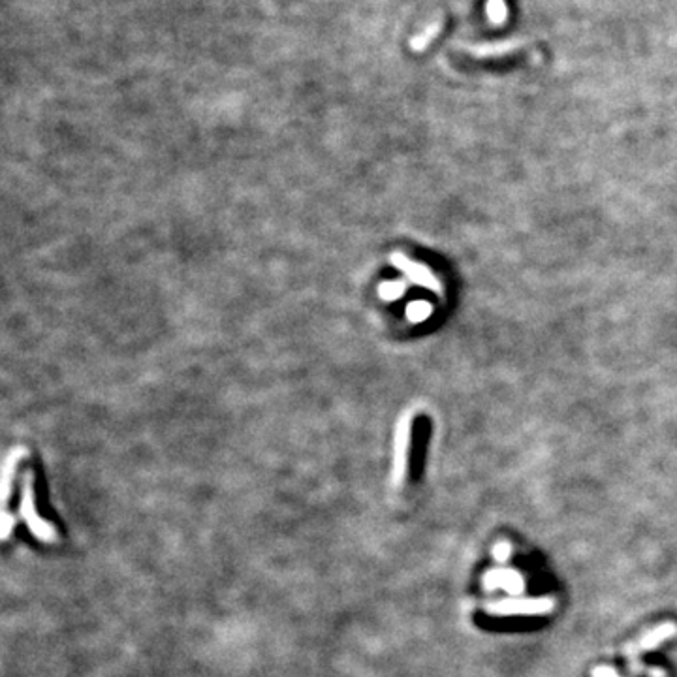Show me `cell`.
Returning a JSON list of instances; mask_svg holds the SVG:
<instances>
[{
    "instance_id": "cell-10",
    "label": "cell",
    "mask_w": 677,
    "mask_h": 677,
    "mask_svg": "<svg viewBox=\"0 0 677 677\" xmlns=\"http://www.w3.org/2000/svg\"><path fill=\"white\" fill-rule=\"evenodd\" d=\"M508 553H510V545L506 544V542H500V544H497V548H495V559H499V561H505Z\"/></svg>"
},
{
    "instance_id": "cell-5",
    "label": "cell",
    "mask_w": 677,
    "mask_h": 677,
    "mask_svg": "<svg viewBox=\"0 0 677 677\" xmlns=\"http://www.w3.org/2000/svg\"><path fill=\"white\" fill-rule=\"evenodd\" d=\"M525 46L523 42H497V44H478V46H469L467 51L474 55L478 58H489V57H502V55H510V53L519 51Z\"/></svg>"
},
{
    "instance_id": "cell-9",
    "label": "cell",
    "mask_w": 677,
    "mask_h": 677,
    "mask_svg": "<svg viewBox=\"0 0 677 677\" xmlns=\"http://www.w3.org/2000/svg\"><path fill=\"white\" fill-rule=\"evenodd\" d=\"M429 312H431V307L427 303H424V301H414V303L407 309L408 318H410L412 322L425 320V318L429 316Z\"/></svg>"
},
{
    "instance_id": "cell-4",
    "label": "cell",
    "mask_w": 677,
    "mask_h": 677,
    "mask_svg": "<svg viewBox=\"0 0 677 677\" xmlns=\"http://www.w3.org/2000/svg\"><path fill=\"white\" fill-rule=\"evenodd\" d=\"M486 586L488 589H506L512 595H517L521 593L523 589V578L519 572H514V570H491L488 576H486Z\"/></svg>"
},
{
    "instance_id": "cell-7",
    "label": "cell",
    "mask_w": 677,
    "mask_h": 677,
    "mask_svg": "<svg viewBox=\"0 0 677 677\" xmlns=\"http://www.w3.org/2000/svg\"><path fill=\"white\" fill-rule=\"evenodd\" d=\"M488 15L489 21L495 25H502L508 19V8L505 0H489L488 2Z\"/></svg>"
},
{
    "instance_id": "cell-2",
    "label": "cell",
    "mask_w": 677,
    "mask_h": 677,
    "mask_svg": "<svg viewBox=\"0 0 677 677\" xmlns=\"http://www.w3.org/2000/svg\"><path fill=\"white\" fill-rule=\"evenodd\" d=\"M553 608L550 598H534V600H514V602L495 604L489 608L493 614H545Z\"/></svg>"
},
{
    "instance_id": "cell-1",
    "label": "cell",
    "mask_w": 677,
    "mask_h": 677,
    "mask_svg": "<svg viewBox=\"0 0 677 677\" xmlns=\"http://www.w3.org/2000/svg\"><path fill=\"white\" fill-rule=\"evenodd\" d=\"M390 262L396 265L397 270L403 271V275L407 277L408 281H412L414 284L427 288V290H431V292L436 293V296H442V293H444L441 281L436 279L435 273H433V271H431L425 264L414 262V260H410L408 256H405V254L401 253L391 254Z\"/></svg>"
},
{
    "instance_id": "cell-8",
    "label": "cell",
    "mask_w": 677,
    "mask_h": 677,
    "mask_svg": "<svg viewBox=\"0 0 677 677\" xmlns=\"http://www.w3.org/2000/svg\"><path fill=\"white\" fill-rule=\"evenodd\" d=\"M405 282H384L382 286H380V296L384 299H388V301H391V299H397L399 296H403V292H405Z\"/></svg>"
},
{
    "instance_id": "cell-3",
    "label": "cell",
    "mask_w": 677,
    "mask_h": 677,
    "mask_svg": "<svg viewBox=\"0 0 677 677\" xmlns=\"http://www.w3.org/2000/svg\"><path fill=\"white\" fill-rule=\"evenodd\" d=\"M410 427H412V416L405 414L399 419L397 425V438H396V472L397 476H401L407 471V461H408V444H410Z\"/></svg>"
},
{
    "instance_id": "cell-6",
    "label": "cell",
    "mask_w": 677,
    "mask_h": 677,
    "mask_svg": "<svg viewBox=\"0 0 677 677\" xmlns=\"http://www.w3.org/2000/svg\"><path fill=\"white\" fill-rule=\"evenodd\" d=\"M441 29H442V21H435V23H431L427 29L422 30V34L416 36V38L412 40L414 51H422V49H425V47L429 46L431 40H435L436 36L441 34Z\"/></svg>"
},
{
    "instance_id": "cell-11",
    "label": "cell",
    "mask_w": 677,
    "mask_h": 677,
    "mask_svg": "<svg viewBox=\"0 0 677 677\" xmlns=\"http://www.w3.org/2000/svg\"><path fill=\"white\" fill-rule=\"evenodd\" d=\"M595 677H619V676H615L614 671L609 670V668H597V670H595Z\"/></svg>"
}]
</instances>
